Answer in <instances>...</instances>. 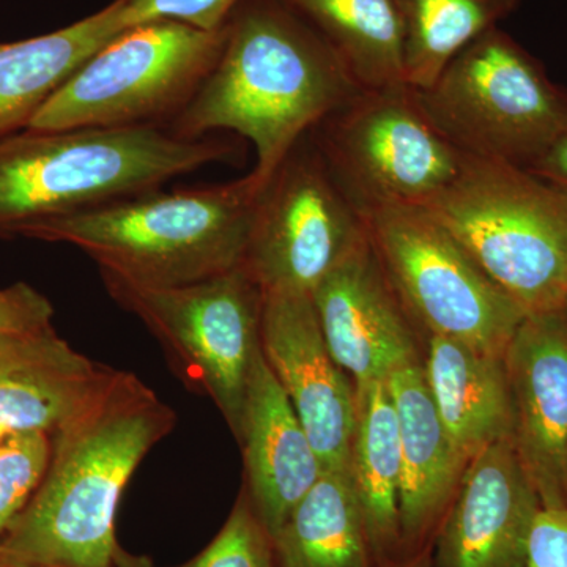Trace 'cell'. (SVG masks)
Masks as SVG:
<instances>
[{"label":"cell","instance_id":"cell-1","mask_svg":"<svg viewBox=\"0 0 567 567\" xmlns=\"http://www.w3.org/2000/svg\"><path fill=\"white\" fill-rule=\"evenodd\" d=\"M177 413L118 371L51 434L47 475L0 536V557L37 567H112L115 516L144 457L173 434Z\"/></svg>","mask_w":567,"mask_h":567},{"label":"cell","instance_id":"cell-2","mask_svg":"<svg viewBox=\"0 0 567 567\" xmlns=\"http://www.w3.org/2000/svg\"><path fill=\"white\" fill-rule=\"evenodd\" d=\"M360 89L327 43L282 0H244L215 65L171 122L186 140L230 132L256 151L260 189L306 134Z\"/></svg>","mask_w":567,"mask_h":567},{"label":"cell","instance_id":"cell-3","mask_svg":"<svg viewBox=\"0 0 567 567\" xmlns=\"http://www.w3.org/2000/svg\"><path fill=\"white\" fill-rule=\"evenodd\" d=\"M260 186L251 175L196 188L125 197L22 229L18 237L70 245L100 274L177 287L244 265Z\"/></svg>","mask_w":567,"mask_h":567},{"label":"cell","instance_id":"cell-4","mask_svg":"<svg viewBox=\"0 0 567 567\" xmlns=\"http://www.w3.org/2000/svg\"><path fill=\"white\" fill-rule=\"evenodd\" d=\"M237 155L233 142L186 140L162 125L22 130L0 140V238L164 183Z\"/></svg>","mask_w":567,"mask_h":567},{"label":"cell","instance_id":"cell-5","mask_svg":"<svg viewBox=\"0 0 567 567\" xmlns=\"http://www.w3.org/2000/svg\"><path fill=\"white\" fill-rule=\"evenodd\" d=\"M425 210L525 315L567 300V193L522 167L465 156Z\"/></svg>","mask_w":567,"mask_h":567},{"label":"cell","instance_id":"cell-6","mask_svg":"<svg viewBox=\"0 0 567 567\" xmlns=\"http://www.w3.org/2000/svg\"><path fill=\"white\" fill-rule=\"evenodd\" d=\"M462 155L532 169L567 125V89L502 28L458 52L417 91Z\"/></svg>","mask_w":567,"mask_h":567},{"label":"cell","instance_id":"cell-7","mask_svg":"<svg viewBox=\"0 0 567 567\" xmlns=\"http://www.w3.org/2000/svg\"><path fill=\"white\" fill-rule=\"evenodd\" d=\"M102 278L115 303L136 316L159 342L178 379L213 402L240 442L249 380L262 350L264 308L262 290L244 265L177 287Z\"/></svg>","mask_w":567,"mask_h":567},{"label":"cell","instance_id":"cell-8","mask_svg":"<svg viewBox=\"0 0 567 567\" xmlns=\"http://www.w3.org/2000/svg\"><path fill=\"white\" fill-rule=\"evenodd\" d=\"M223 31L175 21L133 25L107 41L29 122L33 132L162 125L192 102Z\"/></svg>","mask_w":567,"mask_h":567},{"label":"cell","instance_id":"cell-9","mask_svg":"<svg viewBox=\"0 0 567 567\" xmlns=\"http://www.w3.org/2000/svg\"><path fill=\"white\" fill-rule=\"evenodd\" d=\"M309 134L364 218L386 208L425 207L465 159L409 84L358 91Z\"/></svg>","mask_w":567,"mask_h":567},{"label":"cell","instance_id":"cell-10","mask_svg":"<svg viewBox=\"0 0 567 567\" xmlns=\"http://www.w3.org/2000/svg\"><path fill=\"white\" fill-rule=\"evenodd\" d=\"M369 241L406 315L427 334L505 357L524 309L423 207H394L365 218Z\"/></svg>","mask_w":567,"mask_h":567},{"label":"cell","instance_id":"cell-11","mask_svg":"<svg viewBox=\"0 0 567 567\" xmlns=\"http://www.w3.org/2000/svg\"><path fill=\"white\" fill-rule=\"evenodd\" d=\"M368 241L363 213L308 133L257 196L244 267L264 295H312Z\"/></svg>","mask_w":567,"mask_h":567},{"label":"cell","instance_id":"cell-12","mask_svg":"<svg viewBox=\"0 0 567 567\" xmlns=\"http://www.w3.org/2000/svg\"><path fill=\"white\" fill-rule=\"evenodd\" d=\"M260 344L323 470L349 473L357 390L324 342L311 295H264Z\"/></svg>","mask_w":567,"mask_h":567},{"label":"cell","instance_id":"cell-13","mask_svg":"<svg viewBox=\"0 0 567 567\" xmlns=\"http://www.w3.org/2000/svg\"><path fill=\"white\" fill-rule=\"evenodd\" d=\"M513 442L543 506H567V316H527L507 346Z\"/></svg>","mask_w":567,"mask_h":567},{"label":"cell","instance_id":"cell-14","mask_svg":"<svg viewBox=\"0 0 567 567\" xmlns=\"http://www.w3.org/2000/svg\"><path fill=\"white\" fill-rule=\"evenodd\" d=\"M536 487L513 436L476 454L436 529V567H522L533 520L540 509Z\"/></svg>","mask_w":567,"mask_h":567},{"label":"cell","instance_id":"cell-15","mask_svg":"<svg viewBox=\"0 0 567 567\" xmlns=\"http://www.w3.org/2000/svg\"><path fill=\"white\" fill-rule=\"evenodd\" d=\"M311 298L324 342L354 390L420 361L413 320L371 241L328 275Z\"/></svg>","mask_w":567,"mask_h":567},{"label":"cell","instance_id":"cell-16","mask_svg":"<svg viewBox=\"0 0 567 567\" xmlns=\"http://www.w3.org/2000/svg\"><path fill=\"white\" fill-rule=\"evenodd\" d=\"M238 445L245 454L246 494L275 539L323 466L262 350L249 380Z\"/></svg>","mask_w":567,"mask_h":567},{"label":"cell","instance_id":"cell-17","mask_svg":"<svg viewBox=\"0 0 567 567\" xmlns=\"http://www.w3.org/2000/svg\"><path fill=\"white\" fill-rule=\"evenodd\" d=\"M386 385L401 439L399 513L405 558L432 543L470 461L454 445L436 413L421 361L393 372Z\"/></svg>","mask_w":567,"mask_h":567},{"label":"cell","instance_id":"cell-18","mask_svg":"<svg viewBox=\"0 0 567 567\" xmlns=\"http://www.w3.org/2000/svg\"><path fill=\"white\" fill-rule=\"evenodd\" d=\"M73 349L54 327L0 334V442L69 420L114 375Z\"/></svg>","mask_w":567,"mask_h":567},{"label":"cell","instance_id":"cell-19","mask_svg":"<svg viewBox=\"0 0 567 567\" xmlns=\"http://www.w3.org/2000/svg\"><path fill=\"white\" fill-rule=\"evenodd\" d=\"M425 385L447 435L468 461L513 436L505 361L443 336L427 334Z\"/></svg>","mask_w":567,"mask_h":567},{"label":"cell","instance_id":"cell-20","mask_svg":"<svg viewBox=\"0 0 567 567\" xmlns=\"http://www.w3.org/2000/svg\"><path fill=\"white\" fill-rule=\"evenodd\" d=\"M123 31L111 2L59 31L0 43V140L28 128L43 104Z\"/></svg>","mask_w":567,"mask_h":567},{"label":"cell","instance_id":"cell-21","mask_svg":"<svg viewBox=\"0 0 567 567\" xmlns=\"http://www.w3.org/2000/svg\"><path fill=\"white\" fill-rule=\"evenodd\" d=\"M349 476L363 514L372 557L380 567L402 559V457L398 415L386 380L357 388V423Z\"/></svg>","mask_w":567,"mask_h":567},{"label":"cell","instance_id":"cell-22","mask_svg":"<svg viewBox=\"0 0 567 567\" xmlns=\"http://www.w3.org/2000/svg\"><path fill=\"white\" fill-rule=\"evenodd\" d=\"M334 52L360 91L406 84L395 0H282Z\"/></svg>","mask_w":567,"mask_h":567},{"label":"cell","instance_id":"cell-23","mask_svg":"<svg viewBox=\"0 0 567 567\" xmlns=\"http://www.w3.org/2000/svg\"><path fill=\"white\" fill-rule=\"evenodd\" d=\"M278 567H372L371 544L349 473L323 470L275 536Z\"/></svg>","mask_w":567,"mask_h":567},{"label":"cell","instance_id":"cell-24","mask_svg":"<svg viewBox=\"0 0 567 567\" xmlns=\"http://www.w3.org/2000/svg\"><path fill=\"white\" fill-rule=\"evenodd\" d=\"M405 82L424 91L454 58L520 7L522 0H395Z\"/></svg>","mask_w":567,"mask_h":567},{"label":"cell","instance_id":"cell-25","mask_svg":"<svg viewBox=\"0 0 567 567\" xmlns=\"http://www.w3.org/2000/svg\"><path fill=\"white\" fill-rule=\"evenodd\" d=\"M177 567H278L274 537L257 517L245 488L215 539Z\"/></svg>","mask_w":567,"mask_h":567},{"label":"cell","instance_id":"cell-26","mask_svg":"<svg viewBox=\"0 0 567 567\" xmlns=\"http://www.w3.org/2000/svg\"><path fill=\"white\" fill-rule=\"evenodd\" d=\"M48 432H25L0 442V536L31 502L51 461Z\"/></svg>","mask_w":567,"mask_h":567},{"label":"cell","instance_id":"cell-27","mask_svg":"<svg viewBox=\"0 0 567 567\" xmlns=\"http://www.w3.org/2000/svg\"><path fill=\"white\" fill-rule=\"evenodd\" d=\"M244 0H114L123 29L153 21H175L205 32L223 31Z\"/></svg>","mask_w":567,"mask_h":567},{"label":"cell","instance_id":"cell-28","mask_svg":"<svg viewBox=\"0 0 567 567\" xmlns=\"http://www.w3.org/2000/svg\"><path fill=\"white\" fill-rule=\"evenodd\" d=\"M51 301L25 282L0 289V334L31 333L52 327Z\"/></svg>","mask_w":567,"mask_h":567},{"label":"cell","instance_id":"cell-29","mask_svg":"<svg viewBox=\"0 0 567 567\" xmlns=\"http://www.w3.org/2000/svg\"><path fill=\"white\" fill-rule=\"evenodd\" d=\"M522 567H567V506L537 511Z\"/></svg>","mask_w":567,"mask_h":567},{"label":"cell","instance_id":"cell-30","mask_svg":"<svg viewBox=\"0 0 567 567\" xmlns=\"http://www.w3.org/2000/svg\"><path fill=\"white\" fill-rule=\"evenodd\" d=\"M529 173L567 193V125Z\"/></svg>","mask_w":567,"mask_h":567},{"label":"cell","instance_id":"cell-31","mask_svg":"<svg viewBox=\"0 0 567 567\" xmlns=\"http://www.w3.org/2000/svg\"><path fill=\"white\" fill-rule=\"evenodd\" d=\"M391 567H436L434 557V543L425 544L416 554L402 558Z\"/></svg>","mask_w":567,"mask_h":567},{"label":"cell","instance_id":"cell-32","mask_svg":"<svg viewBox=\"0 0 567 567\" xmlns=\"http://www.w3.org/2000/svg\"><path fill=\"white\" fill-rule=\"evenodd\" d=\"M112 567H156L155 563L145 555H134L132 551L125 550L118 544L114 555V566Z\"/></svg>","mask_w":567,"mask_h":567},{"label":"cell","instance_id":"cell-33","mask_svg":"<svg viewBox=\"0 0 567 567\" xmlns=\"http://www.w3.org/2000/svg\"><path fill=\"white\" fill-rule=\"evenodd\" d=\"M0 567H37V566L21 565V563L9 561V559L0 557Z\"/></svg>","mask_w":567,"mask_h":567},{"label":"cell","instance_id":"cell-34","mask_svg":"<svg viewBox=\"0 0 567 567\" xmlns=\"http://www.w3.org/2000/svg\"><path fill=\"white\" fill-rule=\"evenodd\" d=\"M565 491H566V498H567V451H566V458H565Z\"/></svg>","mask_w":567,"mask_h":567},{"label":"cell","instance_id":"cell-35","mask_svg":"<svg viewBox=\"0 0 567 567\" xmlns=\"http://www.w3.org/2000/svg\"><path fill=\"white\" fill-rule=\"evenodd\" d=\"M563 311H565V315L567 316V300H566L565 308H563Z\"/></svg>","mask_w":567,"mask_h":567}]
</instances>
